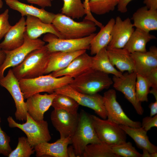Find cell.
<instances>
[{
  "instance_id": "43",
  "label": "cell",
  "mask_w": 157,
  "mask_h": 157,
  "mask_svg": "<svg viewBox=\"0 0 157 157\" xmlns=\"http://www.w3.org/2000/svg\"><path fill=\"white\" fill-rule=\"evenodd\" d=\"M132 0H119L117 4L118 11L122 13H124L127 11V6Z\"/></svg>"
},
{
  "instance_id": "32",
  "label": "cell",
  "mask_w": 157,
  "mask_h": 157,
  "mask_svg": "<svg viewBox=\"0 0 157 157\" xmlns=\"http://www.w3.org/2000/svg\"><path fill=\"white\" fill-rule=\"evenodd\" d=\"M56 94L51 106L54 109H62L73 114L78 113L79 105L73 98L65 94Z\"/></svg>"
},
{
  "instance_id": "23",
  "label": "cell",
  "mask_w": 157,
  "mask_h": 157,
  "mask_svg": "<svg viewBox=\"0 0 157 157\" xmlns=\"http://www.w3.org/2000/svg\"><path fill=\"white\" fill-rule=\"evenodd\" d=\"M26 24V32L31 39H37L43 34L49 33L53 34L59 38L63 39L62 36L52 24L43 22L37 17L27 16Z\"/></svg>"
},
{
  "instance_id": "30",
  "label": "cell",
  "mask_w": 157,
  "mask_h": 157,
  "mask_svg": "<svg viewBox=\"0 0 157 157\" xmlns=\"http://www.w3.org/2000/svg\"><path fill=\"white\" fill-rule=\"evenodd\" d=\"M83 157H119L113 151L110 145L100 142L88 145Z\"/></svg>"
},
{
  "instance_id": "25",
  "label": "cell",
  "mask_w": 157,
  "mask_h": 157,
  "mask_svg": "<svg viewBox=\"0 0 157 157\" xmlns=\"http://www.w3.org/2000/svg\"><path fill=\"white\" fill-rule=\"evenodd\" d=\"M86 51V50H81L71 52L56 51L50 53L49 62L45 74L65 68L76 57Z\"/></svg>"
},
{
  "instance_id": "4",
  "label": "cell",
  "mask_w": 157,
  "mask_h": 157,
  "mask_svg": "<svg viewBox=\"0 0 157 157\" xmlns=\"http://www.w3.org/2000/svg\"><path fill=\"white\" fill-rule=\"evenodd\" d=\"M112 84L108 74L91 68L73 78L69 85L78 92L93 94L108 89Z\"/></svg>"
},
{
  "instance_id": "9",
  "label": "cell",
  "mask_w": 157,
  "mask_h": 157,
  "mask_svg": "<svg viewBox=\"0 0 157 157\" xmlns=\"http://www.w3.org/2000/svg\"><path fill=\"white\" fill-rule=\"evenodd\" d=\"M54 93L69 96L73 98L79 105L94 110L101 118L106 119L107 118L103 97L98 93L89 94L80 92L72 88L69 84L56 89Z\"/></svg>"
},
{
  "instance_id": "15",
  "label": "cell",
  "mask_w": 157,
  "mask_h": 157,
  "mask_svg": "<svg viewBox=\"0 0 157 157\" xmlns=\"http://www.w3.org/2000/svg\"><path fill=\"white\" fill-rule=\"evenodd\" d=\"M115 20L112 30V39L107 47L124 48L135 30L134 26L129 17L123 20L117 16Z\"/></svg>"
},
{
  "instance_id": "40",
  "label": "cell",
  "mask_w": 157,
  "mask_h": 157,
  "mask_svg": "<svg viewBox=\"0 0 157 157\" xmlns=\"http://www.w3.org/2000/svg\"><path fill=\"white\" fill-rule=\"evenodd\" d=\"M145 77L150 83L151 87L157 89V68L152 70Z\"/></svg>"
},
{
  "instance_id": "21",
  "label": "cell",
  "mask_w": 157,
  "mask_h": 157,
  "mask_svg": "<svg viewBox=\"0 0 157 157\" xmlns=\"http://www.w3.org/2000/svg\"><path fill=\"white\" fill-rule=\"evenodd\" d=\"M6 4L11 9L20 13L22 16L30 15L37 17L45 23L52 24L56 14L46 10L22 3L18 0H9Z\"/></svg>"
},
{
  "instance_id": "6",
  "label": "cell",
  "mask_w": 157,
  "mask_h": 157,
  "mask_svg": "<svg viewBox=\"0 0 157 157\" xmlns=\"http://www.w3.org/2000/svg\"><path fill=\"white\" fill-rule=\"evenodd\" d=\"M7 120L10 127L17 128L24 132L33 147L40 143L48 142L51 140L48 123L44 119L35 120L27 113L26 122L24 123H18L10 116L8 117Z\"/></svg>"
},
{
  "instance_id": "2",
  "label": "cell",
  "mask_w": 157,
  "mask_h": 157,
  "mask_svg": "<svg viewBox=\"0 0 157 157\" xmlns=\"http://www.w3.org/2000/svg\"><path fill=\"white\" fill-rule=\"evenodd\" d=\"M73 78L67 76L55 77L50 74L32 79L19 80V85L24 99L38 93H53L57 89L69 84Z\"/></svg>"
},
{
  "instance_id": "22",
  "label": "cell",
  "mask_w": 157,
  "mask_h": 157,
  "mask_svg": "<svg viewBox=\"0 0 157 157\" xmlns=\"http://www.w3.org/2000/svg\"><path fill=\"white\" fill-rule=\"evenodd\" d=\"M132 19L136 28L148 32L157 30V10L141 7L133 14Z\"/></svg>"
},
{
  "instance_id": "33",
  "label": "cell",
  "mask_w": 157,
  "mask_h": 157,
  "mask_svg": "<svg viewBox=\"0 0 157 157\" xmlns=\"http://www.w3.org/2000/svg\"><path fill=\"white\" fill-rule=\"evenodd\" d=\"M119 0H90L89 7L91 13L103 15L113 11Z\"/></svg>"
},
{
  "instance_id": "17",
  "label": "cell",
  "mask_w": 157,
  "mask_h": 157,
  "mask_svg": "<svg viewBox=\"0 0 157 157\" xmlns=\"http://www.w3.org/2000/svg\"><path fill=\"white\" fill-rule=\"evenodd\" d=\"M71 143V137L60 138L53 143H40L34 147L37 157H68L67 150Z\"/></svg>"
},
{
  "instance_id": "36",
  "label": "cell",
  "mask_w": 157,
  "mask_h": 157,
  "mask_svg": "<svg viewBox=\"0 0 157 157\" xmlns=\"http://www.w3.org/2000/svg\"><path fill=\"white\" fill-rule=\"evenodd\" d=\"M110 146L113 152L119 157H142V154L136 150L130 142Z\"/></svg>"
},
{
  "instance_id": "50",
  "label": "cell",
  "mask_w": 157,
  "mask_h": 157,
  "mask_svg": "<svg viewBox=\"0 0 157 157\" xmlns=\"http://www.w3.org/2000/svg\"><path fill=\"white\" fill-rule=\"evenodd\" d=\"M151 157H157V152H154L151 153Z\"/></svg>"
},
{
  "instance_id": "35",
  "label": "cell",
  "mask_w": 157,
  "mask_h": 157,
  "mask_svg": "<svg viewBox=\"0 0 157 157\" xmlns=\"http://www.w3.org/2000/svg\"><path fill=\"white\" fill-rule=\"evenodd\" d=\"M150 87V84L146 78L136 73V94L138 100L140 102L148 101V95Z\"/></svg>"
},
{
  "instance_id": "48",
  "label": "cell",
  "mask_w": 157,
  "mask_h": 157,
  "mask_svg": "<svg viewBox=\"0 0 157 157\" xmlns=\"http://www.w3.org/2000/svg\"><path fill=\"white\" fill-rule=\"evenodd\" d=\"M149 93L152 94L154 96L156 100H157V89L152 88L151 90H150Z\"/></svg>"
},
{
  "instance_id": "27",
  "label": "cell",
  "mask_w": 157,
  "mask_h": 157,
  "mask_svg": "<svg viewBox=\"0 0 157 157\" xmlns=\"http://www.w3.org/2000/svg\"><path fill=\"white\" fill-rule=\"evenodd\" d=\"M115 19L112 18L105 26L100 28L92 40L90 45V54L95 55L101 50L107 47L112 39V31L115 22Z\"/></svg>"
},
{
  "instance_id": "42",
  "label": "cell",
  "mask_w": 157,
  "mask_h": 157,
  "mask_svg": "<svg viewBox=\"0 0 157 157\" xmlns=\"http://www.w3.org/2000/svg\"><path fill=\"white\" fill-rule=\"evenodd\" d=\"M28 3L37 5L44 8L46 7H51L53 0H26Z\"/></svg>"
},
{
  "instance_id": "49",
  "label": "cell",
  "mask_w": 157,
  "mask_h": 157,
  "mask_svg": "<svg viewBox=\"0 0 157 157\" xmlns=\"http://www.w3.org/2000/svg\"><path fill=\"white\" fill-rule=\"evenodd\" d=\"M143 154H142V157H151V153L146 150H143Z\"/></svg>"
},
{
  "instance_id": "39",
  "label": "cell",
  "mask_w": 157,
  "mask_h": 157,
  "mask_svg": "<svg viewBox=\"0 0 157 157\" xmlns=\"http://www.w3.org/2000/svg\"><path fill=\"white\" fill-rule=\"evenodd\" d=\"M141 127L146 131L149 130L152 127H157V115L153 117L147 116L143 118Z\"/></svg>"
},
{
  "instance_id": "16",
  "label": "cell",
  "mask_w": 157,
  "mask_h": 157,
  "mask_svg": "<svg viewBox=\"0 0 157 157\" xmlns=\"http://www.w3.org/2000/svg\"><path fill=\"white\" fill-rule=\"evenodd\" d=\"M56 94L38 93L29 97L25 102L27 113L35 120L44 119V114L51 106Z\"/></svg>"
},
{
  "instance_id": "1",
  "label": "cell",
  "mask_w": 157,
  "mask_h": 157,
  "mask_svg": "<svg viewBox=\"0 0 157 157\" xmlns=\"http://www.w3.org/2000/svg\"><path fill=\"white\" fill-rule=\"evenodd\" d=\"M50 53L45 45L30 52L23 61L12 69L16 78L32 79L45 74Z\"/></svg>"
},
{
  "instance_id": "45",
  "label": "cell",
  "mask_w": 157,
  "mask_h": 157,
  "mask_svg": "<svg viewBox=\"0 0 157 157\" xmlns=\"http://www.w3.org/2000/svg\"><path fill=\"white\" fill-rule=\"evenodd\" d=\"M150 109V116L153 117L157 114V100L151 103L149 106Z\"/></svg>"
},
{
  "instance_id": "29",
  "label": "cell",
  "mask_w": 157,
  "mask_h": 157,
  "mask_svg": "<svg viewBox=\"0 0 157 157\" xmlns=\"http://www.w3.org/2000/svg\"><path fill=\"white\" fill-rule=\"evenodd\" d=\"M92 57V68L109 74L121 77L122 73L117 70L111 63L108 56L107 47L101 50Z\"/></svg>"
},
{
  "instance_id": "20",
  "label": "cell",
  "mask_w": 157,
  "mask_h": 157,
  "mask_svg": "<svg viewBox=\"0 0 157 157\" xmlns=\"http://www.w3.org/2000/svg\"><path fill=\"white\" fill-rule=\"evenodd\" d=\"M26 31V20L22 17L14 26H12L0 43V49L5 51L14 50L21 46L24 41Z\"/></svg>"
},
{
  "instance_id": "5",
  "label": "cell",
  "mask_w": 157,
  "mask_h": 157,
  "mask_svg": "<svg viewBox=\"0 0 157 157\" xmlns=\"http://www.w3.org/2000/svg\"><path fill=\"white\" fill-rule=\"evenodd\" d=\"M71 138L76 157H82L88 145L101 142L94 129L90 115L84 110L79 114L77 125Z\"/></svg>"
},
{
  "instance_id": "12",
  "label": "cell",
  "mask_w": 157,
  "mask_h": 157,
  "mask_svg": "<svg viewBox=\"0 0 157 157\" xmlns=\"http://www.w3.org/2000/svg\"><path fill=\"white\" fill-rule=\"evenodd\" d=\"M136 72H126L121 77L113 76L112 79L113 86L117 90L122 93L125 98L132 104L137 113L143 114L144 110L137 97L135 91Z\"/></svg>"
},
{
  "instance_id": "51",
  "label": "cell",
  "mask_w": 157,
  "mask_h": 157,
  "mask_svg": "<svg viewBox=\"0 0 157 157\" xmlns=\"http://www.w3.org/2000/svg\"><path fill=\"white\" fill-rule=\"evenodd\" d=\"M3 3L2 0H0V9L2 8L3 6Z\"/></svg>"
},
{
  "instance_id": "3",
  "label": "cell",
  "mask_w": 157,
  "mask_h": 157,
  "mask_svg": "<svg viewBox=\"0 0 157 157\" xmlns=\"http://www.w3.org/2000/svg\"><path fill=\"white\" fill-rule=\"evenodd\" d=\"M52 24L63 39L81 38L94 33L97 30L96 24L91 20L84 19L77 22L62 13L56 14Z\"/></svg>"
},
{
  "instance_id": "31",
  "label": "cell",
  "mask_w": 157,
  "mask_h": 157,
  "mask_svg": "<svg viewBox=\"0 0 157 157\" xmlns=\"http://www.w3.org/2000/svg\"><path fill=\"white\" fill-rule=\"evenodd\" d=\"M63 0L62 14L73 19H79L85 15V10L81 0Z\"/></svg>"
},
{
  "instance_id": "34",
  "label": "cell",
  "mask_w": 157,
  "mask_h": 157,
  "mask_svg": "<svg viewBox=\"0 0 157 157\" xmlns=\"http://www.w3.org/2000/svg\"><path fill=\"white\" fill-rule=\"evenodd\" d=\"M34 147H32L27 137H19L16 148L12 150L8 156V157H30L34 154Z\"/></svg>"
},
{
  "instance_id": "38",
  "label": "cell",
  "mask_w": 157,
  "mask_h": 157,
  "mask_svg": "<svg viewBox=\"0 0 157 157\" xmlns=\"http://www.w3.org/2000/svg\"><path fill=\"white\" fill-rule=\"evenodd\" d=\"M9 16L8 9L0 13V40L5 36L12 26L8 21Z\"/></svg>"
},
{
  "instance_id": "44",
  "label": "cell",
  "mask_w": 157,
  "mask_h": 157,
  "mask_svg": "<svg viewBox=\"0 0 157 157\" xmlns=\"http://www.w3.org/2000/svg\"><path fill=\"white\" fill-rule=\"evenodd\" d=\"M143 3L148 9L157 10V0H144Z\"/></svg>"
},
{
  "instance_id": "11",
  "label": "cell",
  "mask_w": 157,
  "mask_h": 157,
  "mask_svg": "<svg viewBox=\"0 0 157 157\" xmlns=\"http://www.w3.org/2000/svg\"><path fill=\"white\" fill-rule=\"evenodd\" d=\"M103 97L107 119L119 125L135 128L141 127L140 122L132 120L125 113L117 100L115 90H108L104 93Z\"/></svg>"
},
{
  "instance_id": "18",
  "label": "cell",
  "mask_w": 157,
  "mask_h": 157,
  "mask_svg": "<svg viewBox=\"0 0 157 157\" xmlns=\"http://www.w3.org/2000/svg\"><path fill=\"white\" fill-rule=\"evenodd\" d=\"M136 73L145 76L152 70L157 68V48L151 47L148 51L131 53Z\"/></svg>"
},
{
  "instance_id": "8",
  "label": "cell",
  "mask_w": 157,
  "mask_h": 157,
  "mask_svg": "<svg viewBox=\"0 0 157 157\" xmlns=\"http://www.w3.org/2000/svg\"><path fill=\"white\" fill-rule=\"evenodd\" d=\"M96 34L94 33L79 39H66L60 38L53 34L49 33L44 35L43 40L48 43L45 46L49 53L86 50L90 49V42Z\"/></svg>"
},
{
  "instance_id": "24",
  "label": "cell",
  "mask_w": 157,
  "mask_h": 157,
  "mask_svg": "<svg viewBox=\"0 0 157 157\" xmlns=\"http://www.w3.org/2000/svg\"><path fill=\"white\" fill-rule=\"evenodd\" d=\"M109 59L113 66L122 73L135 71L134 64L131 53L124 48H111L107 47Z\"/></svg>"
},
{
  "instance_id": "26",
  "label": "cell",
  "mask_w": 157,
  "mask_h": 157,
  "mask_svg": "<svg viewBox=\"0 0 157 157\" xmlns=\"http://www.w3.org/2000/svg\"><path fill=\"white\" fill-rule=\"evenodd\" d=\"M154 35L141 29H135L129 39L124 48L131 53L135 52L146 51L147 44L155 39Z\"/></svg>"
},
{
  "instance_id": "41",
  "label": "cell",
  "mask_w": 157,
  "mask_h": 157,
  "mask_svg": "<svg viewBox=\"0 0 157 157\" xmlns=\"http://www.w3.org/2000/svg\"><path fill=\"white\" fill-rule=\"evenodd\" d=\"M89 0H84L83 3L86 13L84 19L91 20L98 25L99 24L100 22L93 17L90 10L89 4Z\"/></svg>"
},
{
  "instance_id": "19",
  "label": "cell",
  "mask_w": 157,
  "mask_h": 157,
  "mask_svg": "<svg viewBox=\"0 0 157 157\" xmlns=\"http://www.w3.org/2000/svg\"><path fill=\"white\" fill-rule=\"evenodd\" d=\"M92 58L85 52L74 59L65 68L49 74L56 77L67 76L75 78L92 68Z\"/></svg>"
},
{
  "instance_id": "37",
  "label": "cell",
  "mask_w": 157,
  "mask_h": 157,
  "mask_svg": "<svg viewBox=\"0 0 157 157\" xmlns=\"http://www.w3.org/2000/svg\"><path fill=\"white\" fill-rule=\"evenodd\" d=\"M1 122L0 117V154L8 157L12 151L9 144L10 138L2 129L0 126Z\"/></svg>"
},
{
  "instance_id": "52",
  "label": "cell",
  "mask_w": 157,
  "mask_h": 157,
  "mask_svg": "<svg viewBox=\"0 0 157 157\" xmlns=\"http://www.w3.org/2000/svg\"><path fill=\"white\" fill-rule=\"evenodd\" d=\"M8 0H5V1H8Z\"/></svg>"
},
{
  "instance_id": "14",
  "label": "cell",
  "mask_w": 157,
  "mask_h": 157,
  "mask_svg": "<svg viewBox=\"0 0 157 157\" xmlns=\"http://www.w3.org/2000/svg\"><path fill=\"white\" fill-rule=\"evenodd\" d=\"M79 114H73L60 109H54L50 118L52 123L59 133L60 138L71 137L76 127Z\"/></svg>"
},
{
  "instance_id": "13",
  "label": "cell",
  "mask_w": 157,
  "mask_h": 157,
  "mask_svg": "<svg viewBox=\"0 0 157 157\" xmlns=\"http://www.w3.org/2000/svg\"><path fill=\"white\" fill-rule=\"evenodd\" d=\"M0 85L5 88L10 93L14 101L16 110L15 117L16 119L26 121L27 113L25 102L20 88L18 80L10 69L5 76L0 79Z\"/></svg>"
},
{
  "instance_id": "47",
  "label": "cell",
  "mask_w": 157,
  "mask_h": 157,
  "mask_svg": "<svg viewBox=\"0 0 157 157\" xmlns=\"http://www.w3.org/2000/svg\"><path fill=\"white\" fill-rule=\"evenodd\" d=\"M6 54L4 51L0 49V67L5 60Z\"/></svg>"
},
{
  "instance_id": "46",
  "label": "cell",
  "mask_w": 157,
  "mask_h": 157,
  "mask_svg": "<svg viewBox=\"0 0 157 157\" xmlns=\"http://www.w3.org/2000/svg\"><path fill=\"white\" fill-rule=\"evenodd\" d=\"M67 152L68 157H76L75 150L72 146H70L67 147Z\"/></svg>"
},
{
  "instance_id": "10",
  "label": "cell",
  "mask_w": 157,
  "mask_h": 157,
  "mask_svg": "<svg viewBox=\"0 0 157 157\" xmlns=\"http://www.w3.org/2000/svg\"><path fill=\"white\" fill-rule=\"evenodd\" d=\"M45 44L43 40L40 39H30L25 32L24 42L21 46L11 51H4L6 56L4 61L0 67V79L4 76V72L7 68L17 65L23 61L30 52L41 48L45 45Z\"/></svg>"
},
{
  "instance_id": "28",
  "label": "cell",
  "mask_w": 157,
  "mask_h": 157,
  "mask_svg": "<svg viewBox=\"0 0 157 157\" xmlns=\"http://www.w3.org/2000/svg\"><path fill=\"white\" fill-rule=\"evenodd\" d=\"M120 126L134 140L139 148L147 150L150 153L157 152V147L150 142L147 132L141 127L135 128L123 125Z\"/></svg>"
},
{
  "instance_id": "7",
  "label": "cell",
  "mask_w": 157,
  "mask_h": 157,
  "mask_svg": "<svg viewBox=\"0 0 157 157\" xmlns=\"http://www.w3.org/2000/svg\"><path fill=\"white\" fill-rule=\"evenodd\" d=\"M90 117L95 131L101 142L114 145L126 142L127 134L119 125L94 115H90Z\"/></svg>"
}]
</instances>
